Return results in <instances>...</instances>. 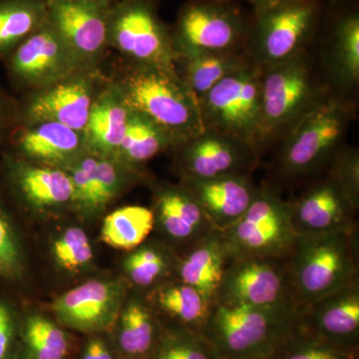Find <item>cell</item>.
<instances>
[{
	"label": "cell",
	"mask_w": 359,
	"mask_h": 359,
	"mask_svg": "<svg viewBox=\"0 0 359 359\" xmlns=\"http://www.w3.org/2000/svg\"><path fill=\"white\" fill-rule=\"evenodd\" d=\"M221 233L231 259H285L297 238L290 221V202H285L276 191L266 187L259 188L244 216Z\"/></svg>",
	"instance_id": "obj_9"
},
{
	"label": "cell",
	"mask_w": 359,
	"mask_h": 359,
	"mask_svg": "<svg viewBox=\"0 0 359 359\" xmlns=\"http://www.w3.org/2000/svg\"><path fill=\"white\" fill-rule=\"evenodd\" d=\"M158 306L189 325H205L212 306L195 287L182 282L163 285L155 292Z\"/></svg>",
	"instance_id": "obj_30"
},
{
	"label": "cell",
	"mask_w": 359,
	"mask_h": 359,
	"mask_svg": "<svg viewBox=\"0 0 359 359\" xmlns=\"http://www.w3.org/2000/svg\"><path fill=\"white\" fill-rule=\"evenodd\" d=\"M124 297L121 283L90 280L57 297L52 309L66 327L84 332H101L117 320Z\"/></svg>",
	"instance_id": "obj_18"
},
{
	"label": "cell",
	"mask_w": 359,
	"mask_h": 359,
	"mask_svg": "<svg viewBox=\"0 0 359 359\" xmlns=\"http://www.w3.org/2000/svg\"><path fill=\"white\" fill-rule=\"evenodd\" d=\"M285 359H346V356L330 347L311 346L297 349Z\"/></svg>",
	"instance_id": "obj_38"
},
{
	"label": "cell",
	"mask_w": 359,
	"mask_h": 359,
	"mask_svg": "<svg viewBox=\"0 0 359 359\" xmlns=\"http://www.w3.org/2000/svg\"><path fill=\"white\" fill-rule=\"evenodd\" d=\"M130 110L155 123L175 148L205 131L198 96L176 69L126 62L114 81Z\"/></svg>",
	"instance_id": "obj_1"
},
{
	"label": "cell",
	"mask_w": 359,
	"mask_h": 359,
	"mask_svg": "<svg viewBox=\"0 0 359 359\" xmlns=\"http://www.w3.org/2000/svg\"><path fill=\"white\" fill-rule=\"evenodd\" d=\"M83 359H113L109 349L100 339H93L85 349Z\"/></svg>",
	"instance_id": "obj_39"
},
{
	"label": "cell",
	"mask_w": 359,
	"mask_h": 359,
	"mask_svg": "<svg viewBox=\"0 0 359 359\" xmlns=\"http://www.w3.org/2000/svg\"><path fill=\"white\" fill-rule=\"evenodd\" d=\"M299 313L215 304L205 327H209L217 344L226 353L252 355L271 346L280 330L297 321Z\"/></svg>",
	"instance_id": "obj_12"
},
{
	"label": "cell",
	"mask_w": 359,
	"mask_h": 359,
	"mask_svg": "<svg viewBox=\"0 0 359 359\" xmlns=\"http://www.w3.org/2000/svg\"><path fill=\"white\" fill-rule=\"evenodd\" d=\"M231 255L223 233L212 231L191 245L177 266L180 282L199 290L214 304Z\"/></svg>",
	"instance_id": "obj_22"
},
{
	"label": "cell",
	"mask_w": 359,
	"mask_h": 359,
	"mask_svg": "<svg viewBox=\"0 0 359 359\" xmlns=\"http://www.w3.org/2000/svg\"><path fill=\"white\" fill-rule=\"evenodd\" d=\"M47 20L45 0H0V58L8 57Z\"/></svg>",
	"instance_id": "obj_27"
},
{
	"label": "cell",
	"mask_w": 359,
	"mask_h": 359,
	"mask_svg": "<svg viewBox=\"0 0 359 359\" xmlns=\"http://www.w3.org/2000/svg\"><path fill=\"white\" fill-rule=\"evenodd\" d=\"M262 75L263 70L250 62L201 96L205 130L231 137L259 153L264 147Z\"/></svg>",
	"instance_id": "obj_6"
},
{
	"label": "cell",
	"mask_w": 359,
	"mask_h": 359,
	"mask_svg": "<svg viewBox=\"0 0 359 359\" xmlns=\"http://www.w3.org/2000/svg\"><path fill=\"white\" fill-rule=\"evenodd\" d=\"M102 82L96 68L91 67L32 92L21 107L22 124L55 122L84 131L92 105L106 85Z\"/></svg>",
	"instance_id": "obj_14"
},
{
	"label": "cell",
	"mask_w": 359,
	"mask_h": 359,
	"mask_svg": "<svg viewBox=\"0 0 359 359\" xmlns=\"http://www.w3.org/2000/svg\"><path fill=\"white\" fill-rule=\"evenodd\" d=\"M48 21L71 50L88 67H95L108 47L112 6L91 0H45Z\"/></svg>",
	"instance_id": "obj_16"
},
{
	"label": "cell",
	"mask_w": 359,
	"mask_h": 359,
	"mask_svg": "<svg viewBox=\"0 0 359 359\" xmlns=\"http://www.w3.org/2000/svg\"><path fill=\"white\" fill-rule=\"evenodd\" d=\"M254 61L247 50L194 52L178 55L176 70L180 77L200 98L224 78Z\"/></svg>",
	"instance_id": "obj_25"
},
{
	"label": "cell",
	"mask_w": 359,
	"mask_h": 359,
	"mask_svg": "<svg viewBox=\"0 0 359 359\" xmlns=\"http://www.w3.org/2000/svg\"><path fill=\"white\" fill-rule=\"evenodd\" d=\"M215 304H242L290 313L301 311L290 287L287 259L271 257L231 259Z\"/></svg>",
	"instance_id": "obj_10"
},
{
	"label": "cell",
	"mask_w": 359,
	"mask_h": 359,
	"mask_svg": "<svg viewBox=\"0 0 359 359\" xmlns=\"http://www.w3.org/2000/svg\"><path fill=\"white\" fill-rule=\"evenodd\" d=\"M11 175L16 190L30 205L50 208L74 203V188L65 170L14 162Z\"/></svg>",
	"instance_id": "obj_24"
},
{
	"label": "cell",
	"mask_w": 359,
	"mask_h": 359,
	"mask_svg": "<svg viewBox=\"0 0 359 359\" xmlns=\"http://www.w3.org/2000/svg\"><path fill=\"white\" fill-rule=\"evenodd\" d=\"M155 226L154 212L143 205H125L104 219L101 238L115 249L140 247Z\"/></svg>",
	"instance_id": "obj_29"
},
{
	"label": "cell",
	"mask_w": 359,
	"mask_h": 359,
	"mask_svg": "<svg viewBox=\"0 0 359 359\" xmlns=\"http://www.w3.org/2000/svg\"><path fill=\"white\" fill-rule=\"evenodd\" d=\"M174 148L173 141L160 127L131 110L124 138L114 159L137 169L161 152Z\"/></svg>",
	"instance_id": "obj_28"
},
{
	"label": "cell",
	"mask_w": 359,
	"mask_h": 359,
	"mask_svg": "<svg viewBox=\"0 0 359 359\" xmlns=\"http://www.w3.org/2000/svg\"><path fill=\"white\" fill-rule=\"evenodd\" d=\"M316 39L323 79L332 93L353 97L359 85V11L356 1L328 2Z\"/></svg>",
	"instance_id": "obj_11"
},
{
	"label": "cell",
	"mask_w": 359,
	"mask_h": 359,
	"mask_svg": "<svg viewBox=\"0 0 359 359\" xmlns=\"http://www.w3.org/2000/svg\"><path fill=\"white\" fill-rule=\"evenodd\" d=\"M53 254L62 268L75 271L83 268L93 259V250L82 229L70 228L55 241Z\"/></svg>",
	"instance_id": "obj_34"
},
{
	"label": "cell",
	"mask_w": 359,
	"mask_h": 359,
	"mask_svg": "<svg viewBox=\"0 0 359 359\" xmlns=\"http://www.w3.org/2000/svg\"><path fill=\"white\" fill-rule=\"evenodd\" d=\"M330 93L325 79L316 71L309 48L280 65L263 70L264 147L283 140L290 130Z\"/></svg>",
	"instance_id": "obj_4"
},
{
	"label": "cell",
	"mask_w": 359,
	"mask_h": 359,
	"mask_svg": "<svg viewBox=\"0 0 359 359\" xmlns=\"http://www.w3.org/2000/svg\"><path fill=\"white\" fill-rule=\"evenodd\" d=\"M14 318L11 309L0 302V359L11 358L14 341Z\"/></svg>",
	"instance_id": "obj_37"
},
{
	"label": "cell",
	"mask_w": 359,
	"mask_h": 359,
	"mask_svg": "<svg viewBox=\"0 0 359 359\" xmlns=\"http://www.w3.org/2000/svg\"><path fill=\"white\" fill-rule=\"evenodd\" d=\"M159 359H179L178 353L174 346L167 347L166 349L162 351L160 354Z\"/></svg>",
	"instance_id": "obj_43"
},
{
	"label": "cell",
	"mask_w": 359,
	"mask_h": 359,
	"mask_svg": "<svg viewBox=\"0 0 359 359\" xmlns=\"http://www.w3.org/2000/svg\"><path fill=\"white\" fill-rule=\"evenodd\" d=\"M91 1L100 2V4H108V6H112L118 0H91Z\"/></svg>",
	"instance_id": "obj_44"
},
{
	"label": "cell",
	"mask_w": 359,
	"mask_h": 359,
	"mask_svg": "<svg viewBox=\"0 0 359 359\" xmlns=\"http://www.w3.org/2000/svg\"><path fill=\"white\" fill-rule=\"evenodd\" d=\"M11 123V109L8 103L0 92V144L7 133Z\"/></svg>",
	"instance_id": "obj_41"
},
{
	"label": "cell",
	"mask_w": 359,
	"mask_h": 359,
	"mask_svg": "<svg viewBox=\"0 0 359 359\" xmlns=\"http://www.w3.org/2000/svg\"><path fill=\"white\" fill-rule=\"evenodd\" d=\"M353 97L328 94L314 109L304 115L283 139L278 171L283 178H304L325 169L355 118Z\"/></svg>",
	"instance_id": "obj_3"
},
{
	"label": "cell",
	"mask_w": 359,
	"mask_h": 359,
	"mask_svg": "<svg viewBox=\"0 0 359 359\" xmlns=\"http://www.w3.org/2000/svg\"><path fill=\"white\" fill-rule=\"evenodd\" d=\"M215 231H224L244 216L259 188L250 174H233L210 179H184Z\"/></svg>",
	"instance_id": "obj_19"
},
{
	"label": "cell",
	"mask_w": 359,
	"mask_h": 359,
	"mask_svg": "<svg viewBox=\"0 0 359 359\" xmlns=\"http://www.w3.org/2000/svg\"><path fill=\"white\" fill-rule=\"evenodd\" d=\"M356 0H330V2H335V4H346V2H353Z\"/></svg>",
	"instance_id": "obj_45"
},
{
	"label": "cell",
	"mask_w": 359,
	"mask_h": 359,
	"mask_svg": "<svg viewBox=\"0 0 359 359\" xmlns=\"http://www.w3.org/2000/svg\"><path fill=\"white\" fill-rule=\"evenodd\" d=\"M290 205L297 237L356 230L359 202L327 171Z\"/></svg>",
	"instance_id": "obj_15"
},
{
	"label": "cell",
	"mask_w": 359,
	"mask_h": 359,
	"mask_svg": "<svg viewBox=\"0 0 359 359\" xmlns=\"http://www.w3.org/2000/svg\"><path fill=\"white\" fill-rule=\"evenodd\" d=\"M130 113L114 85L106 83L92 105L83 131L87 152L114 159L124 138Z\"/></svg>",
	"instance_id": "obj_23"
},
{
	"label": "cell",
	"mask_w": 359,
	"mask_h": 359,
	"mask_svg": "<svg viewBox=\"0 0 359 359\" xmlns=\"http://www.w3.org/2000/svg\"><path fill=\"white\" fill-rule=\"evenodd\" d=\"M22 266L20 245L8 218L0 208V276L14 278Z\"/></svg>",
	"instance_id": "obj_36"
},
{
	"label": "cell",
	"mask_w": 359,
	"mask_h": 359,
	"mask_svg": "<svg viewBox=\"0 0 359 359\" xmlns=\"http://www.w3.org/2000/svg\"><path fill=\"white\" fill-rule=\"evenodd\" d=\"M9 76L20 87L36 91L88 67L47 22L6 58Z\"/></svg>",
	"instance_id": "obj_13"
},
{
	"label": "cell",
	"mask_w": 359,
	"mask_h": 359,
	"mask_svg": "<svg viewBox=\"0 0 359 359\" xmlns=\"http://www.w3.org/2000/svg\"><path fill=\"white\" fill-rule=\"evenodd\" d=\"M340 185L359 202V152L354 147H344L335 153L325 168Z\"/></svg>",
	"instance_id": "obj_35"
},
{
	"label": "cell",
	"mask_w": 359,
	"mask_h": 359,
	"mask_svg": "<svg viewBox=\"0 0 359 359\" xmlns=\"http://www.w3.org/2000/svg\"><path fill=\"white\" fill-rule=\"evenodd\" d=\"M287 259L290 287L299 309L358 283V229L301 236Z\"/></svg>",
	"instance_id": "obj_2"
},
{
	"label": "cell",
	"mask_w": 359,
	"mask_h": 359,
	"mask_svg": "<svg viewBox=\"0 0 359 359\" xmlns=\"http://www.w3.org/2000/svg\"><path fill=\"white\" fill-rule=\"evenodd\" d=\"M108 47L133 65L176 69L171 26L161 20L156 0H118L110 8Z\"/></svg>",
	"instance_id": "obj_7"
},
{
	"label": "cell",
	"mask_w": 359,
	"mask_h": 359,
	"mask_svg": "<svg viewBox=\"0 0 359 359\" xmlns=\"http://www.w3.org/2000/svg\"><path fill=\"white\" fill-rule=\"evenodd\" d=\"M179 359H211L204 349L191 344H175Z\"/></svg>",
	"instance_id": "obj_40"
},
{
	"label": "cell",
	"mask_w": 359,
	"mask_h": 359,
	"mask_svg": "<svg viewBox=\"0 0 359 359\" xmlns=\"http://www.w3.org/2000/svg\"><path fill=\"white\" fill-rule=\"evenodd\" d=\"M21 155L43 166L65 169L87 152L83 131L55 122L22 124L13 133Z\"/></svg>",
	"instance_id": "obj_20"
},
{
	"label": "cell",
	"mask_w": 359,
	"mask_h": 359,
	"mask_svg": "<svg viewBox=\"0 0 359 359\" xmlns=\"http://www.w3.org/2000/svg\"><path fill=\"white\" fill-rule=\"evenodd\" d=\"M25 339L34 359H65L69 351L65 332L44 316L28 318Z\"/></svg>",
	"instance_id": "obj_32"
},
{
	"label": "cell",
	"mask_w": 359,
	"mask_h": 359,
	"mask_svg": "<svg viewBox=\"0 0 359 359\" xmlns=\"http://www.w3.org/2000/svg\"><path fill=\"white\" fill-rule=\"evenodd\" d=\"M155 221L165 233L191 245L215 231L197 201L183 184L165 186L156 193Z\"/></svg>",
	"instance_id": "obj_21"
},
{
	"label": "cell",
	"mask_w": 359,
	"mask_h": 359,
	"mask_svg": "<svg viewBox=\"0 0 359 359\" xmlns=\"http://www.w3.org/2000/svg\"><path fill=\"white\" fill-rule=\"evenodd\" d=\"M170 263L167 255L156 247L140 248L125 261V271L131 282L148 287L166 275Z\"/></svg>",
	"instance_id": "obj_33"
},
{
	"label": "cell",
	"mask_w": 359,
	"mask_h": 359,
	"mask_svg": "<svg viewBox=\"0 0 359 359\" xmlns=\"http://www.w3.org/2000/svg\"><path fill=\"white\" fill-rule=\"evenodd\" d=\"M299 316L311 318L321 334L327 337H353L359 328L358 283L302 309Z\"/></svg>",
	"instance_id": "obj_26"
},
{
	"label": "cell",
	"mask_w": 359,
	"mask_h": 359,
	"mask_svg": "<svg viewBox=\"0 0 359 359\" xmlns=\"http://www.w3.org/2000/svg\"><path fill=\"white\" fill-rule=\"evenodd\" d=\"M323 0H283L250 14L245 50L262 70L280 65L316 39Z\"/></svg>",
	"instance_id": "obj_5"
},
{
	"label": "cell",
	"mask_w": 359,
	"mask_h": 359,
	"mask_svg": "<svg viewBox=\"0 0 359 359\" xmlns=\"http://www.w3.org/2000/svg\"><path fill=\"white\" fill-rule=\"evenodd\" d=\"M231 1H245L252 6V11H259V9L266 8L283 0H231Z\"/></svg>",
	"instance_id": "obj_42"
},
{
	"label": "cell",
	"mask_w": 359,
	"mask_h": 359,
	"mask_svg": "<svg viewBox=\"0 0 359 359\" xmlns=\"http://www.w3.org/2000/svg\"><path fill=\"white\" fill-rule=\"evenodd\" d=\"M184 179L250 174L259 153L231 137L205 130L175 149Z\"/></svg>",
	"instance_id": "obj_17"
},
{
	"label": "cell",
	"mask_w": 359,
	"mask_h": 359,
	"mask_svg": "<svg viewBox=\"0 0 359 359\" xmlns=\"http://www.w3.org/2000/svg\"><path fill=\"white\" fill-rule=\"evenodd\" d=\"M152 314L143 302H130L121 314L120 346L127 353L138 355L147 353L154 339Z\"/></svg>",
	"instance_id": "obj_31"
},
{
	"label": "cell",
	"mask_w": 359,
	"mask_h": 359,
	"mask_svg": "<svg viewBox=\"0 0 359 359\" xmlns=\"http://www.w3.org/2000/svg\"><path fill=\"white\" fill-rule=\"evenodd\" d=\"M250 15L237 1L187 0L171 27L178 55L245 50Z\"/></svg>",
	"instance_id": "obj_8"
}]
</instances>
